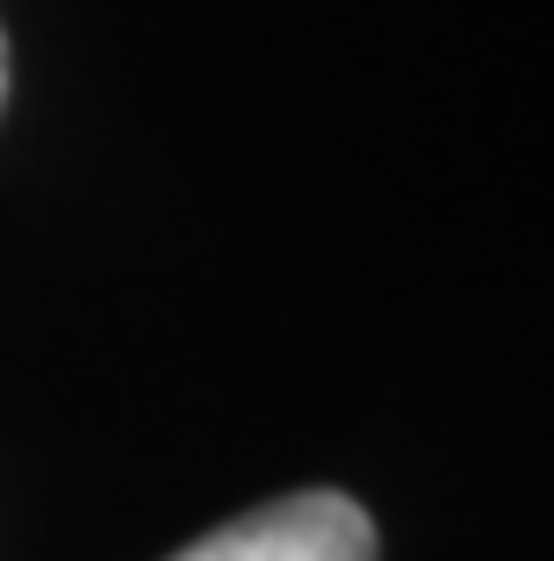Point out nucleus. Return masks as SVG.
Segmentation results:
<instances>
[{
	"label": "nucleus",
	"mask_w": 554,
	"mask_h": 561,
	"mask_svg": "<svg viewBox=\"0 0 554 561\" xmlns=\"http://www.w3.org/2000/svg\"><path fill=\"white\" fill-rule=\"evenodd\" d=\"M173 561H375V526L353 496L303 490L216 526L210 540L180 547Z\"/></svg>",
	"instance_id": "nucleus-1"
},
{
	"label": "nucleus",
	"mask_w": 554,
	"mask_h": 561,
	"mask_svg": "<svg viewBox=\"0 0 554 561\" xmlns=\"http://www.w3.org/2000/svg\"><path fill=\"white\" fill-rule=\"evenodd\" d=\"M0 94H8V44H0Z\"/></svg>",
	"instance_id": "nucleus-2"
}]
</instances>
